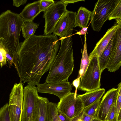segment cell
<instances>
[{"label":"cell","instance_id":"1","mask_svg":"<svg viewBox=\"0 0 121 121\" xmlns=\"http://www.w3.org/2000/svg\"><path fill=\"white\" fill-rule=\"evenodd\" d=\"M60 44L57 36L53 34L34 35L20 43L13 62L20 82L35 86L39 84L55 60Z\"/></svg>","mask_w":121,"mask_h":121},{"label":"cell","instance_id":"2","mask_svg":"<svg viewBox=\"0 0 121 121\" xmlns=\"http://www.w3.org/2000/svg\"><path fill=\"white\" fill-rule=\"evenodd\" d=\"M60 50L49 69L45 82L53 83L68 81L74 67L71 36L61 39Z\"/></svg>","mask_w":121,"mask_h":121},{"label":"cell","instance_id":"3","mask_svg":"<svg viewBox=\"0 0 121 121\" xmlns=\"http://www.w3.org/2000/svg\"><path fill=\"white\" fill-rule=\"evenodd\" d=\"M24 22L19 14L10 10L0 15V39L5 40L13 55L20 48V33Z\"/></svg>","mask_w":121,"mask_h":121},{"label":"cell","instance_id":"4","mask_svg":"<svg viewBox=\"0 0 121 121\" xmlns=\"http://www.w3.org/2000/svg\"><path fill=\"white\" fill-rule=\"evenodd\" d=\"M102 73L99 65L98 57L94 56L90 60L86 71L81 78L78 89L89 91L100 88Z\"/></svg>","mask_w":121,"mask_h":121},{"label":"cell","instance_id":"5","mask_svg":"<svg viewBox=\"0 0 121 121\" xmlns=\"http://www.w3.org/2000/svg\"><path fill=\"white\" fill-rule=\"evenodd\" d=\"M119 0H99L95 3L91 16L93 30L99 32Z\"/></svg>","mask_w":121,"mask_h":121},{"label":"cell","instance_id":"6","mask_svg":"<svg viewBox=\"0 0 121 121\" xmlns=\"http://www.w3.org/2000/svg\"><path fill=\"white\" fill-rule=\"evenodd\" d=\"M58 110L70 119L81 116L84 105L79 95L71 92L60 99L57 104Z\"/></svg>","mask_w":121,"mask_h":121},{"label":"cell","instance_id":"7","mask_svg":"<svg viewBox=\"0 0 121 121\" xmlns=\"http://www.w3.org/2000/svg\"><path fill=\"white\" fill-rule=\"evenodd\" d=\"M39 96L35 85L28 84L24 87L21 121H29L33 118L35 114Z\"/></svg>","mask_w":121,"mask_h":121},{"label":"cell","instance_id":"8","mask_svg":"<svg viewBox=\"0 0 121 121\" xmlns=\"http://www.w3.org/2000/svg\"><path fill=\"white\" fill-rule=\"evenodd\" d=\"M68 4L62 0L55 2L44 11L43 17L45 19L44 34L47 35L53 32L54 27L61 16L68 11L66 7Z\"/></svg>","mask_w":121,"mask_h":121},{"label":"cell","instance_id":"9","mask_svg":"<svg viewBox=\"0 0 121 121\" xmlns=\"http://www.w3.org/2000/svg\"><path fill=\"white\" fill-rule=\"evenodd\" d=\"M23 86L22 82L15 83L9 95L8 109L11 121H21Z\"/></svg>","mask_w":121,"mask_h":121},{"label":"cell","instance_id":"10","mask_svg":"<svg viewBox=\"0 0 121 121\" xmlns=\"http://www.w3.org/2000/svg\"><path fill=\"white\" fill-rule=\"evenodd\" d=\"M76 13L68 10L60 17L53 30V34L61 39L71 36L74 27Z\"/></svg>","mask_w":121,"mask_h":121},{"label":"cell","instance_id":"11","mask_svg":"<svg viewBox=\"0 0 121 121\" xmlns=\"http://www.w3.org/2000/svg\"><path fill=\"white\" fill-rule=\"evenodd\" d=\"M112 38L111 52L106 68L110 72L118 70L121 65V25H119Z\"/></svg>","mask_w":121,"mask_h":121},{"label":"cell","instance_id":"12","mask_svg":"<svg viewBox=\"0 0 121 121\" xmlns=\"http://www.w3.org/2000/svg\"><path fill=\"white\" fill-rule=\"evenodd\" d=\"M37 85L38 92L54 95L60 99L70 93L72 88V84L68 81L51 84L45 82Z\"/></svg>","mask_w":121,"mask_h":121},{"label":"cell","instance_id":"13","mask_svg":"<svg viewBox=\"0 0 121 121\" xmlns=\"http://www.w3.org/2000/svg\"><path fill=\"white\" fill-rule=\"evenodd\" d=\"M118 92V88H113L105 94L99 106L96 119L104 121L109 111L116 101Z\"/></svg>","mask_w":121,"mask_h":121},{"label":"cell","instance_id":"14","mask_svg":"<svg viewBox=\"0 0 121 121\" xmlns=\"http://www.w3.org/2000/svg\"><path fill=\"white\" fill-rule=\"evenodd\" d=\"M116 24L108 29L103 36L97 43L92 52L90 54V60L94 56L100 57L107 47L119 27Z\"/></svg>","mask_w":121,"mask_h":121},{"label":"cell","instance_id":"15","mask_svg":"<svg viewBox=\"0 0 121 121\" xmlns=\"http://www.w3.org/2000/svg\"><path fill=\"white\" fill-rule=\"evenodd\" d=\"M40 12V1L27 5L19 15L24 22L33 21Z\"/></svg>","mask_w":121,"mask_h":121},{"label":"cell","instance_id":"16","mask_svg":"<svg viewBox=\"0 0 121 121\" xmlns=\"http://www.w3.org/2000/svg\"><path fill=\"white\" fill-rule=\"evenodd\" d=\"M48 99L39 96L34 121H48L47 106Z\"/></svg>","mask_w":121,"mask_h":121},{"label":"cell","instance_id":"17","mask_svg":"<svg viewBox=\"0 0 121 121\" xmlns=\"http://www.w3.org/2000/svg\"><path fill=\"white\" fill-rule=\"evenodd\" d=\"M105 92L104 89L100 88L93 91H86L83 94L78 95L81 98L84 108L101 98Z\"/></svg>","mask_w":121,"mask_h":121},{"label":"cell","instance_id":"18","mask_svg":"<svg viewBox=\"0 0 121 121\" xmlns=\"http://www.w3.org/2000/svg\"><path fill=\"white\" fill-rule=\"evenodd\" d=\"M91 13L92 12L85 8L80 7L76 14L74 27L79 26L83 28L87 27Z\"/></svg>","mask_w":121,"mask_h":121},{"label":"cell","instance_id":"19","mask_svg":"<svg viewBox=\"0 0 121 121\" xmlns=\"http://www.w3.org/2000/svg\"><path fill=\"white\" fill-rule=\"evenodd\" d=\"M112 41V38L100 56L98 57L99 65L102 73L107 68L111 54Z\"/></svg>","mask_w":121,"mask_h":121},{"label":"cell","instance_id":"20","mask_svg":"<svg viewBox=\"0 0 121 121\" xmlns=\"http://www.w3.org/2000/svg\"><path fill=\"white\" fill-rule=\"evenodd\" d=\"M39 24L34 23L33 21L24 22L22 27L23 37L27 39L34 35Z\"/></svg>","mask_w":121,"mask_h":121},{"label":"cell","instance_id":"21","mask_svg":"<svg viewBox=\"0 0 121 121\" xmlns=\"http://www.w3.org/2000/svg\"><path fill=\"white\" fill-rule=\"evenodd\" d=\"M90 61L89 56L87 52L86 37L85 35L83 50L81 62L80 69L79 72V75L78 78H81L83 75L88 67Z\"/></svg>","mask_w":121,"mask_h":121},{"label":"cell","instance_id":"22","mask_svg":"<svg viewBox=\"0 0 121 121\" xmlns=\"http://www.w3.org/2000/svg\"><path fill=\"white\" fill-rule=\"evenodd\" d=\"M48 121H61L57 113V104L49 102L47 106Z\"/></svg>","mask_w":121,"mask_h":121},{"label":"cell","instance_id":"23","mask_svg":"<svg viewBox=\"0 0 121 121\" xmlns=\"http://www.w3.org/2000/svg\"><path fill=\"white\" fill-rule=\"evenodd\" d=\"M10 49L5 40L2 38L0 39V66L1 68L7 63L6 54Z\"/></svg>","mask_w":121,"mask_h":121},{"label":"cell","instance_id":"24","mask_svg":"<svg viewBox=\"0 0 121 121\" xmlns=\"http://www.w3.org/2000/svg\"><path fill=\"white\" fill-rule=\"evenodd\" d=\"M108 19L109 20L115 19L116 24H121V0H119L110 13Z\"/></svg>","mask_w":121,"mask_h":121},{"label":"cell","instance_id":"25","mask_svg":"<svg viewBox=\"0 0 121 121\" xmlns=\"http://www.w3.org/2000/svg\"><path fill=\"white\" fill-rule=\"evenodd\" d=\"M101 99V98L98 99L87 106L84 108L82 112L96 118L97 111Z\"/></svg>","mask_w":121,"mask_h":121},{"label":"cell","instance_id":"26","mask_svg":"<svg viewBox=\"0 0 121 121\" xmlns=\"http://www.w3.org/2000/svg\"><path fill=\"white\" fill-rule=\"evenodd\" d=\"M118 92L115 103V114L116 121H117L118 115L121 112V82L118 85Z\"/></svg>","mask_w":121,"mask_h":121},{"label":"cell","instance_id":"27","mask_svg":"<svg viewBox=\"0 0 121 121\" xmlns=\"http://www.w3.org/2000/svg\"><path fill=\"white\" fill-rule=\"evenodd\" d=\"M0 121H11L7 103L0 108Z\"/></svg>","mask_w":121,"mask_h":121},{"label":"cell","instance_id":"28","mask_svg":"<svg viewBox=\"0 0 121 121\" xmlns=\"http://www.w3.org/2000/svg\"><path fill=\"white\" fill-rule=\"evenodd\" d=\"M39 1L40 12L44 11L55 2L53 0H40Z\"/></svg>","mask_w":121,"mask_h":121},{"label":"cell","instance_id":"29","mask_svg":"<svg viewBox=\"0 0 121 121\" xmlns=\"http://www.w3.org/2000/svg\"><path fill=\"white\" fill-rule=\"evenodd\" d=\"M115 103L110 109L104 121H116L115 114Z\"/></svg>","mask_w":121,"mask_h":121},{"label":"cell","instance_id":"30","mask_svg":"<svg viewBox=\"0 0 121 121\" xmlns=\"http://www.w3.org/2000/svg\"><path fill=\"white\" fill-rule=\"evenodd\" d=\"M94 118H95L93 116L88 115L83 112H82L80 117L81 121H91Z\"/></svg>","mask_w":121,"mask_h":121},{"label":"cell","instance_id":"31","mask_svg":"<svg viewBox=\"0 0 121 121\" xmlns=\"http://www.w3.org/2000/svg\"><path fill=\"white\" fill-rule=\"evenodd\" d=\"M57 113L58 116L61 121H69L71 119L57 109Z\"/></svg>","mask_w":121,"mask_h":121},{"label":"cell","instance_id":"32","mask_svg":"<svg viewBox=\"0 0 121 121\" xmlns=\"http://www.w3.org/2000/svg\"><path fill=\"white\" fill-rule=\"evenodd\" d=\"M80 78L78 77L77 78L74 80L72 83V84L73 86L75 87V90L74 92V94L76 95H77V90L80 85Z\"/></svg>","mask_w":121,"mask_h":121},{"label":"cell","instance_id":"33","mask_svg":"<svg viewBox=\"0 0 121 121\" xmlns=\"http://www.w3.org/2000/svg\"><path fill=\"white\" fill-rule=\"evenodd\" d=\"M13 5L16 7H19L20 5L26 3L27 0H13Z\"/></svg>","mask_w":121,"mask_h":121},{"label":"cell","instance_id":"34","mask_svg":"<svg viewBox=\"0 0 121 121\" xmlns=\"http://www.w3.org/2000/svg\"><path fill=\"white\" fill-rule=\"evenodd\" d=\"M88 27L82 28V29L79 31L77 32L76 34L79 35H86Z\"/></svg>","mask_w":121,"mask_h":121},{"label":"cell","instance_id":"35","mask_svg":"<svg viewBox=\"0 0 121 121\" xmlns=\"http://www.w3.org/2000/svg\"><path fill=\"white\" fill-rule=\"evenodd\" d=\"M64 2L67 3L68 4L69 3H73L75 2L79 1H85L84 0H62Z\"/></svg>","mask_w":121,"mask_h":121},{"label":"cell","instance_id":"36","mask_svg":"<svg viewBox=\"0 0 121 121\" xmlns=\"http://www.w3.org/2000/svg\"><path fill=\"white\" fill-rule=\"evenodd\" d=\"M91 121H105L100 120L99 119L96 118H94L92 119Z\"/></svg>","mask_w":121,"mask_h":121},{"label":"cell","instance_id":"37","mask_svg":"<svg viewBox=\"0 0 121 121\" xmlns=\"http://www.w3.org/2000/svg\"><path fill=\"white\" fill-rule=\"evenodd\" d=\"M29 121H34L33 119V118H32Z\"/></svg>","mask_w":121,"mask_h":121},{"label":"cell","instance_id":"38","mask_svg":"<svg viewBox=\"0 0 121 121\" xmlns=\"http://www.w3.org/2000/svg\"><path fill=\"white\" fill-rule=\"evenodd\" d=\"M79 121H81V120H80H80Z\"/></svg>","mask_w":121,"mask_h":121}]
</instances>
